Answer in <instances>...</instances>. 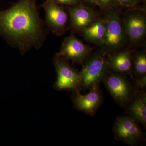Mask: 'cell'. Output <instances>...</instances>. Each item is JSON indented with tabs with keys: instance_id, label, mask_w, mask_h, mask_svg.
<instances>
[{
	"instance_id": "cell-1",
	"label": "cell",
	"mask_w": 146,
	"mask_h": 146,
	"mask_svg": "<svg viewBox=\"0 0 146 146\" xmlns=\"http://www.w3.org/2000/svg\"><path fill=\"white\" fill-rule=\"evenodd\" d=\"M0 32L12 46L24 54L43 46L48 32L39 16L36 0H19L0 11Z\"/></svg>"
},
{
	"instance_id": "cell-2",
	"label": "cell",
	"mask_w": 146,
	"mask_h": 146,
	"mask_svg": "<svg viewBox=\"0 0 146 146\" xmlns=\"http://www.w3.org/2000/svg\"><path fill=\"white\" fill-rule=\"evenodd\" d=\"M104 18L106 31L102 50L110 56L125 48L129 40L123 26L122 18L117 8L106 11Z\"/></svg>"
},
{
	"instance_id": "cell-3",
	"label": "cell",
	"mask_w": 146,
	"mask_h": 146,
	"mask_svg": "<svg viewBox=\"0 0 146 146\" xmlns=\"http://www.w3.org/2000/svg\"><path fill=\"white\" fill-rule=\"evenodd\" d=\"M102 50L89 56L80 71L81 89H91L99 86L110 69L108 58Z\"/></svg>"
},
{
	"instance_id": "cell-4",
	"label": "cell",
	"mask_w": 146,
	"mask_h": 146,
	"mask_svg": "<svg viewBox=\"0 0 146 146\" xmlns=\"http://www.w3.org/2000/svg\"><path fill=\"white\" fill-rule=\"evenodd\" d=\"M122 18L124 28L131 45L142 42L146 33V15L144 9H131Z\"/></svg>"
},
{
	"instance_id": "cell-5",
	"label": "cell",
	"mask_w": 146,
	"mask_h": 146,
	"mask_svg": "<svg viewBox=\"0 0 146 146\" xmlns=\"http://www.w3.org/2000/svg\"><path fill=\"white\" fill-rule=\"evenodd\" d=\"M53 63L57 76L55 89L58 91L67 90L74 92L80 90L81 79L80 72L71 67L67 60L56 54Z\"/></svg>"
},
{
	"instance_id": "cell-6",
	"label": "cell",
	"mask_w": 146,
	"mask_h": 146,
	"mask_svg": "<svg viewBox=\"0 0 146 146\" xmlns=\"http://www.w3.org/2000/svg\"><path fill=\"white\" fill-rule=\"evenodd\" d=\"M41 6L45 12V24L53 34L63 35L70 28L69 14L62 6L52 0H46Z\"/></svg>"
},
{
	"instance_id": "cell-7",
	"label": "cell",
	"mask_w": 146,
	"mask_h": 146,
	"mask_svg": "<svg viewBox=\"0 0 146 146\" xmlns=\"http://www.w3.org/2000/svg\"><path fill=\"white\" fill-rule=\"evenodd\" d=\"M103 81L112 97L119 104L122 106L128 104L135 91L124 75L109 72Z\"/></svg>"
},
{
	"instance_id": "cell-8",
	"label": "cell",
	"mask_w": 146,
	"mask_h": 146,
	"mask_svg": "<svg viewBox=\"0 0 146 146\" xmlns=\"http://www.w3.org/2000/svg\"><path fill=\"white\" fill-rule=\"evenodd\" d=\"M115 138L131 146H136L142 141L143 133L138 123L129 116L118 117L113 127Z\"/></svg>"
},
{
	"instance_id": "cell-9",
	"label": "cell",
	"mask_w": 146,
	"mask_h": 146,
	"mask_svg": "<svg viewBox=\"0 0 146 146\" xmlns=\"http://www.w3.org/2000/svg\"><path fill=\"white\" fill-rule=\"evenodd\" d=\"M92 50V48L71 34L65 38L60 51L56 54L73 63L82 64L90 56Z\"/></svg>"
},
{
	"instance_id": "cell-10",
	"label": "cell",
	"mask_w": 146,
	"mask_h": 146,
	"mask_svg": "<svg viewBox=\"0 0 146 146\" xmlns=\"http://www.w3.org/2000/svg\"><path fill=\"white\" fill-rule=\"evenodd\" d=\"M88 94L82 95L78 90L74 92L72 100L74 107L79 111L93 116L101 104L102 94L99 86L90 89Z\"/></svg>"
},
{
	"instance_id": "cell-11",
	"label": "cell",
	"mask_w": 146,
	"mask_h": 146,
	"mask_svg": "<svg viewBox=\"0 0 146 146\" xmlns=\"http://www.w3.org/2000/svg\"><path fill=\"white\" fill-rule=\"evenodd\" d=\"M69 26L74 31L81 32L98 18L96 12L87 6L79 4L67 8Z\"/></svg>"
},
{
	"instance_id": "cell-12",
	"label": "cell",
	"mask_w": 146,
	"mask_h": 146,
	"mask_svg": "<svg viewBox=\"0 0 146 146\" xmlns=\"http://www.w3.org/2000/svg\"><path fill=\"white\" fill-rule=\"evenodd\" d=\"M127 109L129 116L137 123L146 126V94L144 91L136 90Z\"/></svg>"
},
{
	"instance_id": "cell-13",
	"label": "cell",
	"mask_w": 146,
	"mask_h": 146,
	"mask_svg": "<svg viewBox=\"0 0 146 146\" xmlns=\"http://www.w3.org/2000/svg\"><path fill=\"white\" fill-rule=\"evenodd\" d=\"M108 58L110 69L113 72L124 75L129 74L132 70L133 57L128 50H120Z\"/></svg>"
},
{
	"instance_id": "cell-14",
	"label": "cell",
	"mask_w": 146,
	"mask_h": 146,
	"mask_svg": "<svg viewBox=\"0 0 146 146\" xmlns=\"http://www.w3.org/2000/svg\"><path fill=\"white\" fill-rule=\"evenodd\" d=\"M106 31V26L104 18H98L81 32L86 41L102 46L104 43Z\"/></svg>"
},
{
	"instance_id": "cell-15",
	"label": "cell",
	"mask_w": 146,
	"mask_h": 146,
	"mask_svg": "<svg viewBox=\"0 0 146 146\" xmlns=\"http://www.w3.org/2000/svg\"><path fill=\"white\" fill-rule=\"evenodd\" d=\"M132 69L137 77L146 75V54L145 51L137 53L133 58Z\"/></svg>"
},
{
	"instance_id": "cell-16",
	"label": "cell",
	"mask_w": 146,
	"mask_h": 146,
	"mask_svg": "<svg viewBox=\"0 0 146 146\" xmlns=\"http://www.w3.org/2000/svg\"><path fill=\"white\" fill-rule=\"evenodd\" d=\"M98 6L106 11L114 9L119 7L117 0H97Z\"/></svg>"
},
{
	"instance_id": "cell-17",
	"label": "cell",
	"mask_w": 146,
	"mask_h": 146,
	"mask_svg": "<svg viewBox=\"0 0 146 146\" xmlns=\"http://www.w3.org/2000/svg\"><path fill=\"white\" fill-rule=\"evenodd\" d=\"M54 2L62 6L67 7L74 6L80 3V0H52Z\"/></svg>"
},
{
	"instance_id": "cell-18",
	"label": "cell",
	"mask_w": 146,
	"mask_h": 146,
	"mask_svg": "<svg viewBox=\"0 0 146 146\" xmlns=\"http://www.w3.org/2000/svg\"><path fill=\"white\" fill-rule=\"evenodd\" d=\"M135 89L136 90L144 89L146 87V75L137 77L135 82Z\"/></svg>"
},
{
	"instance_id": "cell-19",
	"label": "cell",
	"mask_w": 146,
	"mask_h": 146,
	"mask_svg": "<svg viewBox=\"0 0 146 146\" xmlns=\"http://www.w3.org/2000/svg\"><path fill=\"white\" fill-rule=\"evenodd\" d=\"M141 0H117L119 6L132 8L134 7Z\"/></svg>"
},
{
	"instance_id": "cell-20",
	"label": "cell",
	"mask_w": 146,
	"mask_h": 146,
	"mask_svg": "<svg viewBox=\"0 0 146 146\" xmlns=\"http://www.w3.org/2000/svg\"><path fill=\"white\" fill-rule=\"evenodd\" d=\"M80 1H83L84 2L88 4L89 5L98 6L97 0H80Z\"/></svg>"
},
{
	"instance_id": "cell-21",
	"label": "cell",
	"mask_w": 146,
	"mask_h": 146,
	"mask_svg": "<svg viewBox=\"0 0 146 146\" xmlns=\"http://www.w3.org/2000/svg\"><path fill=\"white\" fill-rule=\"evenodd\" d=\"M141 1H143L144 2V3H145L146 0H141Z\"/></svg>"
}]
</instances>
